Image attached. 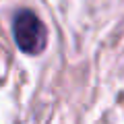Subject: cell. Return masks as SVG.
<instances>
[{"label":"cell","instance_id":"1","mask_svg":"<svg viewBox=\"0 0 124 124\" xmlns=\"http://www.w3.org/2000/svg\"><path fill=\"white\" fill-rule=\"evenodd\" d=\"M13 33H15V41H17L19 50L23 54L37 56L48 46V29H46V25L39 21V17L35 13H31L27 8L19 10L15 15Z\"/></svg>","mask_w":124,"mask_h":124}]
</instances>
